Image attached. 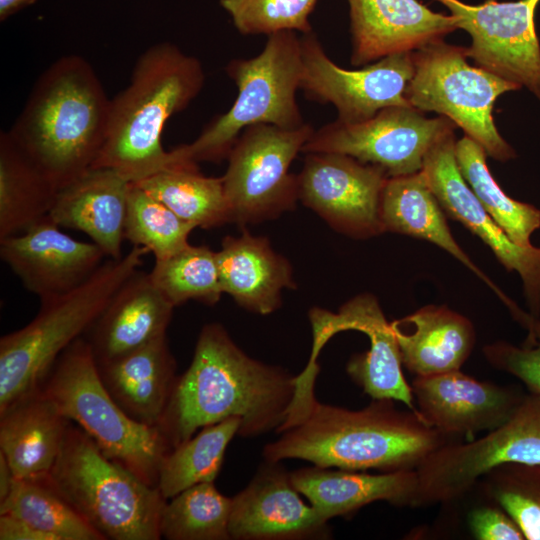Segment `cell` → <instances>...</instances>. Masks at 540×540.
<instances>
[{"label": "cell", "mask_w": 540, "mask_h": 540, "mask_svg": "<svg viewBox=\"0 0 540 540\" xmlns=\"http://www.w3.org/2000/svg\"><path fill=\"white\" fill-rule=\"evenodd\" d=\"M395 402L372 399L366 407L351 410L320 403L314 388L298 392L277 430L281 436L264 446V459H301L356 471L415 470L434 450L454 441Z\"/></svg>", "instance_id": "1"}, {"label": "cell", "mask_w": 540, "mask_h": 540, "mask_svg": "<svg viewBox=\"0 0 540 540\" xmlns=\"http://www.w3.org/2000/svg\"><path fill=\"white\" fill-rule=\"evenodd\" d=\"M297 388L298 376L251 358L221 324H206L158 428L171 449L230 417L241 418L242 437L277 431L289 416Z\"/></svg>", "instance_id": "2"}, {"label": "cell", "mask_w": 540, "mask_h": 540, "mask_svg": "<svg viewBox=\"0 0 540 540\" xmlns=\"http://www.w3.org/2000/svg\"><path fill=\"white\" fill-rule=\"evenodd\" d=\"M110 106L91 64L66 55L39 76L8 133L59 190L93 167Z\"/></svg>", "instance_id": "3"}, {"label": "cell", "mask_w": 540, "mask_h": 540, "mask_svg": "<svg viewBox=\"0 0 540 540\" xmlns=\"http://www.w3.org/2000/svg\"><path fill=\"white\" fill-rule=\"evenodd\" d=\"M204 84L196 57L172 43L151 45L137 59L128 85L111 99L106 139L93 167L110 168L137 183L174 166L162 132Z\"/></svg>", "instance_id": "4"}, {"label": "cell", "mask_w": 540, "mask_h": 540, "mask_svg": "<svg viewBox=\"0 0 540 540\" xmlns=\"http://www.w3.org/2000/svg\"><path fill=\"white\" fill-rule=\"evenodd\" d=\"M149 251L140 246L118 260L108 259L84 283L41 299L26 326L0 339V411L42 386L61 354L92 328L122 284Z\"/></svg>", "instance_id": "5"}, {"label": "cell", "mask_w": 540, "mask_h": 540, "mask_svg": "<svg viewBox=\"0 0 540 540\" xmlns=\"http://www.w3.org/2000/svg\"><path fill=\"white\" fill-rule=\"evenodd\" d=\"M50 484L105 540H159L166 500L69 421Z\"/></svg>", "instance_id": "6"}, {"label": "cell", "mask_w": 540, "mask_h": 540, "mask_svg": "<svg viewBox=\"0 0 540 540\" xmlns=\"http://www.w3.org/2000/svg\"><path fill=\"white\" fill-rule=\"evenodd\" d=\"M298 34L268 35L257 56L227 64V75L238 91L232 106L212 119L191 143L170 150L174 164L226 159L242 131L255 124L294 129L306 123L296 101L302 70Z\"/></svg>", "instance_id": "7"}, {"label": "cell", "mask_w": 540, "mask_h": 540, "mask_svg": "<svg viewBox=\"0 0 540 540\" xmlns=\"http://www.w3.org/2000/svg\"><path fill=\"white\" fill-rule=\"evenodd\" d=\"M41 387L107 457L157 487L171 448L158 427L132 419L111 397L87 339H77L61 354Z\"/></svg>", "instance_id": "8"}, {"label": "cell", "mask_w": 540, "mask_h": 540, "mask_svg": "<svg viewBox=\"0 0 540 540\" xmlns=\"http://www.w3.org/2000/svg\"><path fill=\"white\" fill-rule=\"evenodd\" d=\"M466 47L444 39L413 51L414 71L406 98L422 112H436L450 119L465 135L480 144L486 154L501 162L516 152L500 135L494 119L496 100L520 88L467 61Z\"/></svg>", "instance_id": "9"}, {"label": "cell", "mask_w": 540, "mask_h": 540, "mask_svg": "<svg viewBox=\"0 0 540 540\" xmlns=\"http://www.w3.org/2000/svg\"><path fill=\"white\" fill-rule=\"evenodd\" d=\"M507 463L540 464L539 393L525 394L508 420L478 439L450 441L430 453L415 469L416 506L457 501Z\"/></svg>", "instance_id": "10"}, {"label": "cell", "mask_w": 540, "mask_h": 540, "mask_svg": "<svg viewBox=\"0 0 540 540\" xmlns=\"http://www.w3.org/2000/svg\"><path fill=\"white\" fill-rule=\"evenodd\" d=\"M313 132L309 123L294 129L261 123L242 131L222 176L231 222H258L295 205L297 175L290 166Z\"/></svg>", "instance_id": "11"}, {"label": "cell", "mask_w": 540, "mask_h": 540, "mask_svg": "<svg viewBox=\"0 0 540 540\" xmlns=\"http://www.w3.org/2000/svg\"><path fill=\"white\" fill-rule=\"evenodd\" d=\"M456 125L412 106H390L355 124L335 120L314 130L303 153L333 152L380 166L389 177L421 171L429 150Z\"/></svg>", "instance_id": "12"}, {"label": "cell", "mask_w": 540, "mask_h": 540, "mask_svg": "<svg viewBox=\"0 0 540 540\" xmlns=\"http://www.w3.org/2000/svg\"><path fill=\"white\" fill-rule=\"evenodd\" d=\"M300 89L309 100L332 104L339 122L366 121L390 106H411L406 90L413 52L396 53L358 69L334 63L313 31L301 34Z\"/></svg>", "instance_id": "13"}, {"label": "cell", "mask_w": 540, "mask_h": 540, "mask_svg": "<svg viewBox=\"0 0 540 540\" xmlns=\"http://www.w3.org/2000/svg\"><path fill=\"white\" fill-rule=\"evenodd\" d=\"M453 16L458 29L471 37L466 47L476 66L540 101V42L535 15L540 0H485L470 5L460 0H436Z\"/></svg>", "instance_id": "14"}, {"label": "cell", "mask_w": 540, "mask_h": 540, "mask_svg": "<svg viewBox=\"0 0 540 540\" xmlns=\"http://www.w3.org/2000/svg\"><path fill=\"white\" fill-rule=\"evenodd\" d=\"M389 176L380 166L333 152L306 153L298 199L336 230L354 238L384 231L380 201Z\"/></svg>", "instance_id": "15"}, {"label": "cell", "mask_w": 540, "mask_h": 540, "mask_svg": "<svg viewBox=\"0 0 540 540\" xmlns=\"http://www.w3.org/2000/svg\"><path fill=\"white\" fill-rule=\"evenodd\" d=\"M454 131L427 153L421 172L444 212L477 235L508 271L519 274L529 313L540 320V247L514 243L483 208L469 187L455 157Z\"/></svg>", "instance_id": "16"}, {"label": "cell", "mask_w": 540, "mask_h": 540, "mask_svg": "<svg viewBox=\"0 0 540 540\" xmlns=\"http://www.w3.org/2000/svg\"><path fill=\"white\" fill-rule=\"evenodd\" d=\"M310 321L313 342L321 347L342 331L356 330L366 334L370 348L349 359L347 374L371 399L397 401L417 413L411 384H408L402 371L394 330L374 296H356L344 304L338 313L313 309L310 311Z\"/></svg>", "instance_id": "17"}, {"label": "cell", "mask_w": 540, "mask_h": 540, "mask_svg": "<svg viewBox=\"0 0 540 540\" xmlns=\"http://www.w3.org/2000/svg\"><path fill=\"white\" fill-rule=\"evenodd\" d=\"M48 215L0 240V257L23 286L41 299L64 294L88 280L107 258L93 242L79 241Z\"/></svg>", "instance_id": "18"}, {"label": "cell", "mask_w": 540, "mask_h": 540, "mask_svg": "<svg viewBox=\"0 0 540 540\" xmlns=\"http://www.w3.org/2000/svg\"><path fill=\"white\" fill-rule=\"evenodd\" d=\"M419 416L452 439L470 440L513 414L525 394L511 386L477 380L460 370L415 376L411 383Z\"/></svg>", "instance_id": "19"}, {"label": "cell", "mask_w": 540, "mask_h": 540, "mask_svg": "<svg viewBox=\"0 0 540 540\" xmlns=\"http://www.w3.org/2000/svg\"><path fill=\"white\" fill-rule=\"evenodd\" d=\"M328 522L294 487L280 462L266 461L232 497L229 534L234 540H308L330 536Z\"/></svg>", "instance_id": "20"}, {"label": "cell", "mask_w": 540, "mask_h": 540, "mask_svg": "<svg viewBox=\"0 0 540 540\" xmlns=\"http://www.w3.org/2000/svg\"><path fill=\"white\" fill-rule=\"evenodd\" d=\"M354 66L413 52L457 30L452 15L418 0H347Z\"/></svg>", "instance_id": "21"}, {"label": "cell", "mask_w": 540, "mask_h": 540, "mask_svg": "<svg viewBox=\"0 0 540 540\" xmlns=\"http://www.w3.org/2000/svg\"><path fill=\"white\" fill-rule=\"evenodd\" d=\"M131 183L118 172L92 167L60 188L48 216L60 227L85 233L108 259L123 257Z\"/></svg>", "instance_id": "22"}, {"label": "cell", "mask_w": 540, "mask_h": 540, "mask_svg": "<svg viewBox=\"0 0 540 540\" xmlns=\"http://www.w3.org/2000/svg\"><path fill=\"white\" fill-rule=\"evenodd\" d=\"M173 309L149 273L137 270L89 330L91 336L87 341L96 362L117 358L165 336Z\"/></svg>", "instance_id": "23"}, {"label": "cell", "mask_w": 540, "mask_h": 540, "mask_svg": "<svg viewBox=\"0 0 540 540\" xmlns=\"http://www.w3.org/2000/svg\"><path fill=\"white\" fill-rule=\"evenodd\" d=\"M297 491L325 520L349 517L377 501L416 507L418 478L415 470L370 474L365 471L305 467L290 472Z\"/></svg>", "instance_id": "24"}, {"label": "cell", "mask_w": 540, "mask_h": 540, "mask_svg": "<svg viewBox=\"0 0 540 540\" xmlns=\"http://www.w3.org/2000/svg\"><path fill=\"white\" fill-rule=\"evenodd\" d=\"M69 420L39 387L0 411V453L16 479L49 475L60 453Z\"/></svg>", "instance_id": "25"}, {"label": "cell", "mask_w": 540, "mask_h": 540, "mask_svg": "<svg viewBox=\"0 0 540 540\" xmlns=\"http://www.w3.org/2000/svg\"><path fill=\"white\" fill-rule=\"evenodd\" d=\"M97 368L104 387L127 415L158 427L178 377L166 335L97 363Z\"/></svg>", "instance_id": "26"}, {"label": "cell", "mask_w": 540, "mask_h": 540, "mask_svg": "<svg viewBox=\"0 0 540 540\" xmlns=\"http://www.w3.org/2000/svg\"><path fill=\"white\" fill-rule=\"evenodd\" d=\"M391 325L402 364L415 376L460 370L475 345L472 322L446 306L422 307Z\"/></svg>", "instance_id": "27"}, {"label": "cell", "mask_w": 540, "mask_h": 540, "mask_svg": "<svg viewBox=\"0 0 540 540\" xmlns=\"http://www.w3.org/2000/svg\"><path fill=\"white\" fill-rule=\"evenodd\" d=\"M223 293L255 313L269 314L281 304L284 288L295 286L287 260L275 253L268 240L243 231L227 236L216 252Z\"/></svg>", "instance_id": "28"}, {"label": "cell", "mask_w": 540, "mask_h": 540, "mask_svg": "<svg viewBox=\"0 0 540 540\" xmlns=\"http://www.w3.org/2000/svg\"><path fill=\"white\" fill-rule=\"evenodd\" d=\"M380 218L384 231L426 240L449 252L495 291L513 317L521 313L522 310L494 285L455 241L444 210L421 171L387 179L381 194Z\"/></svg>", "instance_id": "29"}, {"label": "cell", "mask_w": 540, "mask_h": 540, "mask_svg": "<svg viewBox=\"0 0 540 540\" xmlns=\"http://www.w3.org/2000/svg\"><path fill=\"white\" fill-rule=\"evenodd\" d=\"M58 189L8 131L0 133V240L17 235L44 217Z\"/></svg>", "instance_id": "30"}, {"label": "cell", "mask_w": 540, "mask_h": 540, "mask_svg": "<svg viewBox=\"0 0 540 540\" xmlns=\"http://www.w3.org/2000/svg\"><path fill=\"white\" fill-rule=\"evenodd\" d=\"M133 184L195 227L231 222L222 177L203 175L196 163L176 164Z\"/></svg>", "instance_id": "31"}, {"label": "cell", "mask_w": 540, "mask_h": 540, "mask_svg": "<svg viewBox=\"0 0 540 540\" xmlns=\"http://www.w3.org/2000/svg\"><path fill=\"white\" fill-rule=\"evenodd\" d=\"M241 418L230 417L203 427L190 439L171 449L164 458L157 487L169 500L185 489L203 482H214L227 446L238 435Z\"/></svg>", "instance_id": "32"}, {"label": "cell", "mask_w": 540, "mask_h": 540, "mask_svg": "<svg viewBox=\"0 0 540 540\" xmlns=\"http://www.w3.org/2000/svg\"><path fill=\"white\" fill-rule=\"evenodd\" d=\"M484 148L468 136L455 144V157L461 175L483 208L522 247L532 246L530 237L540 228V210L508 196L493 178Z\"/></svg>", "instance_id": "33"}, {"label": "cell", "mask_w": 540, "mask_h": 540, "mask_svg": "<svg viewBox=\"0 0 540 540\" xmlns=\"http://www.w3.org/2000/svg\"><path fill=\"white\" fill-rule=\"evenodd\" d=\"M0 514L17 517L54 540H105L50 484L46 477L16 479L0 502Z\"/></svg>", "instance_id": "34"}, {"label": "cell", "mask_w": 540, "mask_h": 540, "mask_svg": "<svg viewBox=\"0 0 540 540\" xmlns=\"http://www.w3.org/2000/svg\"><path fill=\"white\" fill-rule=\"evenodd\" d=\"M166 502L160 519L161 538L167 540H229L232 498L214 482L191 486Z\"/></svg>", "instance_id": "35"}, {"label": "cell", "mask_w": 540, "mask_h": 540, "mask_svg": "<svg viewBox=\"0 0 540 540\" xmlns=\"http://www.w3.org/2000/svg\"><path fill=\"white\" fill-rule=\"evenodd\" d=\"M149 275L174 307L189 300L213 305L223 294L216 252L206 246L189 244L168 258L155 260Z\"/></svg>", "instance_id": "36"}, {"label": "cell", "mask_w": 540, "mask_h": 540, "mask_svg": "<svg viewBox=\"0 0 540 540\" xmlns=\"http://www.w3.org/2000/svg\"><path fill=\"white\" fill-rule=\"evenodd\" d=\"M166 205L131 183L124 238L146 248L155 260L168 258L189 245L193 229Z\"/></svg>", "instance_id": "37"}, {"label": "cell", "mask_w": 540, "mask_h": 540, "mask_svg": "<svg viewBox=\"0 0 540 540\" xmlns=\"http://www.w3.org/2000/svg\"><path fill=\"white\" fill-rule=\"evenodd\" d=\"M474 487L513 518L525 540H540V464L497 466Z\"/></svg>", "instance_id": "38"}, {"label": "cell", "mask_w": 540, "mask_h": 540, "mask_svg": "<svg viewBox=\"0 0 540 540\" xmlns=\"http://www.w3.org/2000/svg\"><path fill=\"white\" fill-rule=\"evenodd\" d=\"M318 0H220L242 35L312 31L310 15Z\"/></svg>", "instance_id": "39"}, {"label": "cell", "mask_w": 540, "mask_h": 540, "mask_svg": "<svg viewBox=\"0 0 540 540\" xmlns=\"http://www.w3.org/2000/svg\"><path fill=\"white\" fill-rule=\"evenodd\" d=\"M483 354L495 369L520 380L529 392L540 394V323L527 332L521 345L497 341L485 345Z\"/></svg>", "instance_id": "40"}, {"label": "cell", "mask_w": 540, "mask_h": 540, "mask_svg": "<svg viewBox=\"0 0 540 540\" xmlns=\"http://www.w3.org/2000/svg\"><path fill=\"white\" fill-rule=\"evenodd\" d=\"M484 502L467 514V524L477 540H525L513 518L495 501L483 496Z\"/></svg>", "instance_id": "41"}, {"label": "cell", "mask_w": 540, "mask_h": 540, "mask_svg": "<svg viewBox=\"0 0 540 540\" xmlns=\"http://www.w3.org/2000/svg\"><path fill=\"white\" fill-rule=\"evenodd\" d=\"M0 540H54L29 523L8 514H0Z\"/></svg>", "instance_id": "42"}, {"label": "cell", "mask_w": 540, "mask_h": 540, "mask_svg": "<svg viewBox=\"0 0 540 540\" xmlns=\"http://www.w3.org/2000/svg\"><path fill=\"white\" fill-rule=\"evenodd\" d=\"M16 477L5 459L4 455L0 453V502L4 501L9 495Z\"/></svg>", "instance_id": "43"}, {"label": "cell", "mask_w": 540, "mask_h": 540, "mask_svg": "<svg viewBox=\"0 0 540 540\" xmlns=\"http://www.w3.org/2000/svg\"><path fill=\"white\" fill-rule=\"evenodd\" d=\"M36 0H0V19L4 21L20 9L32 4Z\"/></svg>", "instance_id": "44"}]
</instances>
